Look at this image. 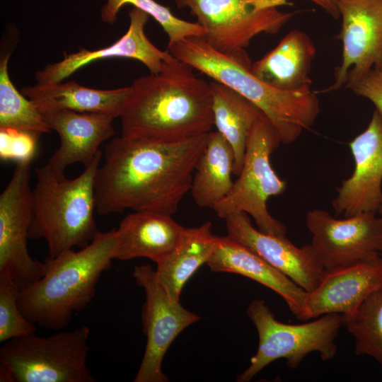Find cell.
<instances>
[{
    "label": "cell",
    "mask_w": 382,
    "mask_h": 382,
    "mask_svg": "<svg viewBox=\"0 0 382 382\" xmlns=\"http://www.w3.org/2000/svg\"><path fill=\"white\" fill-rule=\"evenodd\" d=\"M342 320L355 340V353L369 356L382 365V286Z\"/></svg>",
    "instance_id": "obj_27"
},
{
    "label": "cell",
    "mask_w": 382,
    "mask_h": 382,
    "mask_svg": "<svg viewBox=\"0 0 382 382\" xmlns=\"http://www.w3.org/2000/svg\"><path fill=\"white\" fill-rule=\"evenodd\" d=\"M225 220L227 236L255 253L306 291L315 288L324 267L311 244L297 247L286 236L256 229L249 215L243 212L232 213Z\"/></svg>",
    "instance_id": "obj_16"
},
{
    "label": "cell",
    "mask_w": 382,
    "mask_h": 382,
    "mask_svg": "<svg viewBox=\"0 0 382 382\" xmlns=\"http://www.w3.org/2000/svg\"><path fill=\"white\" fill-rule=\"evenodd\" d=\"M218 236L212 233L211 223L185 228L174 248L156 262L157 277L174 301H180L181 291L196 270L212 257Z\"/></svg>",
    "instance_id": "obj_22"
},
{
    "label": "cell",
    "mask_w": 382,
    "mask_h": 382,
    "mask_svg": "<svg viewBox=\"0 0 382 382\" xmlns=\"http://www.w3.org/2000/svg\"><path fill=\"white\" fill-rule=\"evenodd\" d=\"M378 214L382 217V203L381 204L380 208L378 210Z\"/></svg>",
    "instance_id": "obj_33"
},
{
    "label": "cell",
    "mask_w": 382,
    "mask_h": 382,
    "mask_svg": "<svg viewBox=\"0 0 382 382\" xmlns=\"http://www.w3.org/2000/svg\"><path fill=\"white\" fill-rule=\"evenodd\" d=\"M128 30L120 39L108 47L89 50L79 48L74 53H64L57 62L46 65L37 71V83L63 81L80 68L98 60L112 57H125L137 60L147 67L151 74H158L163 62L170 53L156 47L147 37L145 26L149 16L133 7L129 13Z\"/></svg>",
    "instance_id": "obj_18"
},
{
    "label": "cell",
    "mask_w": 382,
    "mask_h": 382,
    "mask_svg": "<svg viewBox=\"0 0 382 382\" xmlns=\"http://www.w3.org/2000/svg\"><path fill=\"white\" fill-rule=\"evenodd\" d=\"M247 315L257 329L258 348L250 366L238 376V381H250L279 359H285L286 366L295 369L311 352H318L324 361L335 357L337 347L335 340L343 325L341 314L329 313L311 322L287 324L277 320L263 300L256 299L248 306Z\"/></svg>",
    "instance_id": "obj_7"
},
{
    "label": "cell",
    "mask_w": 382,
    "mask_h": 382,
    "mask_svg": "<svg viewBox=\"0 0 382 382\" xmlns=\"http://www.w3.org/2000/svg\"><path fill=\"white\" fill-rule=\"evenodd\" d=\"M1 49L0 56V129H14L41 135L51 129L43 120L36 103L20 93L8 74L11 51Z\"/></svg>",
    "instance_id": "obj_26"
},
{
    "label": "cell",
    "mask_w": 382,
    "mask_h": 382,
    "mask_svg": "<svg viewBox=\"0 0 382 382\" xmlns=\"http://www.w3.org/2000/svg\"><path fill=\"white\" fill-rule=\"evenodd\" d=\"M19 289L12 283L0 281V342L36 331V325L23 314L18 303Z\"/></svg>",
    "instance_id": "obj_29"
},
{
    "label": "cell",
    "mask_w": 382,
    "mask_h": 382,
    "mask_svg": "<svg viewBox=\"0 0 382 382\" xmlns=\"http://www.w3.org/2000/svg\"><path fill=\"white\" fill-rule=\"evenodd\" d=\"M354 161L352 175L342 182L332 205L335 215L377 212L382 203V115L373 112L361 133L349 144Z\"/></svg>",
    "instance_id": "obj_14"
},
{
    "label": "cell",
    "mask_w": 382,
    "mask_h": 382,
    "mask_svg": "<svg viewBox=\"0 0 382 382\" xmlns=\"http://www.w3.org/2000/svg\"><path fill=\"white\" fill-rule=\"evenodd\" d=\"M30 164L16 163L0 195V281L12 283L19 291L46 272L45 262L32 258L28 249L33 213Z\"/></svg>",
    "instance_id": "obj_10"
},
{
    "label": "cell",
    "mask_w": 382,
    "mask_h": 382,
    "mask_svg": "<svg viewBox=\"0 0 382 382\" xmlns=\"http://www.w3.org/2000/svg\"><path fill=\"white\" fill-rule=\"evenodd\" d=\"M102 155L103 151L74 179L57 175L47 163L35 168L29 238H43L48 256L84 248L98 233L94 185Z\"/></svg>",
    "instance_id": "obj_5"
},
{
    "label": "cell",
    "mask_w": 382,
    "mask_h": 382,
    "mask_svg": "<svg viewBox=\"0 0 382 382\" xmlns=\"http://www.w3.org/2000/svg\"><path fill=\"white\" fill-rule=\"evenodd\" d=\"M132 274L145 294L142 323L146 336L144 354L134 381L167 382L162 371L166 352L176 337L200 317L169 296L149 265H136Z\"/></svg>",
    "instance_id": "obj_11"
},
{
    "label": "cell",
    "mask_w": 382,
    "mask_h": 382,
    "mask_svg": "<svg viewBox=\"0 0 382 382\" xmlns=\"http://www.w3.org/2000/svg\"><path fill=\"white\" fill-rule=\"evenodd\" d=\"M233 151L224 136L207 134L204 148L195 166L190 192L200 207H214L231 192L233 182Z\"/></svg>",
    "instance_id": "obj_24"
},
{
    "label": "cell",
    "mask_w": 382,
    "mask_h": 382,
    "mask_svg": "<svg viewBox=\"0 0 382 382\" xmlns=\"http://www.w3.org/2000/svg\"><path fill=\"white\" fill-rule=\"evenodd\" d=\"M117 246V230L112 229L99 231L79 250L47 256L45 274L19 291L18 303L23 314L43 329L66 328L73 315L94 298L98 282L115 259Z\"/></svg>",
    "instance_id": "obj_3"
},
{
    "label": "cell",
    "mask_w": 382,
    "mask_h": 382,
    "mask_svg": "<svg viewBox=\"0 0 382 382\" xmlns=\"http://www.w3.org/2000/svg\"><path fill=\"white\" fill-rule=\"evenodd\" d=\"M131 4L151 16L158 23L168 37V45L185 37L203 35V28L196 22L192 23L175 16L168 6L155 0H107L100 9L101 20L104 23L113 24L122 6Z\"/></svg>",
    "instance_id": "obj_28"
},
{
    "label": "cell",
    "mask_w": 382,
    "mask_h": 382,
    "mask_svg": "<svg viewBox=\"0 0 382 382\" xmlns=\"http://www.w3.org/2000/svg\"><path fill=\"white\" fill-rule=\"evenodd\" d=\"M172 54L158 74L136 79L120 116L121 135L176 142L208 134L214 125L210 83Z\"/></svg>",
    "instance_id": "obj_2"
},
{
    "label": "cell",
    "mask_w": 382,
    "mask_h": 382,
    "mask_svg": "<svg viewBox=\"0 0 382 382\" xmlns=\"http://www.w3.org/2000/svg\"><path fill=\"white\" fill-rule=\"evenodd\" d=\"M210 85L214 125L233 151V175H238L250 131L264 114L250 100L228 86L215 81Z\"/></svg>",
    "instance_id": "obj_25"
},
{
    "label": "cell",
    "mask_w": 382,
    "mask_h": 382,
    "mask_svg": "<svg viewBox=\"0 0 382 382\" xmlns=\"http://www.w3.org/2000/svg\"><path fill=\"white\" fill-rule=\"evenodd\" d=\"M168 50L254 103L271 122L282 144L297 140L318 116V98L311 88L286 91L271 87L251 72L252 64L245 51L231 55L219 52L202 35L185 37L168 45Z\"/></svg>",
    "instance_id": "obj_4"
},
{
    "label": "cell",
    "mask_w": 382,
    "mask_h": 382,
    "mask_svg": "<svg viewBox=\"0 0 382 382\" xmlns=\"http://www.w3.org/2000/svg\"><path fill=\"white\" fill-rule=\"evenodd\" d=\"M90 332L83 325L49 337L35 332L3 342L0 381H96L87 366Z\"/></svg>",
    "instance_id": "obj_6"
},
{
    "label": "cell",
    "mask_w": 382,
    "mask_h": 382,
    "mask_svg": "<svg viewBox=\"0 0 382 382\" xmlns=\"http://www.w3.org/2000/svg\"><path fill=\"white\" fill-rule=\"evenodd\" d=\"M40 135L14 129H0V158L4 161L31 162Z\"/></svg>",
    "instance_id": "obj_30"
},
{
    "label": "cell",
    "mask_w": 382,
    "mask_h": 382,
    "mask_svg": "<svg viewBox=\"0 0 382 382\" xmlns=\"http://www.w3.org/2000/svg\"><path fill=\"white\" fill-rule=\"evenodd\" d=\"M311 245L324 269L352 265L382 255V217L362 212L336 219L328 212L313 209L306 214Z\"/></svg>",
    "instance_id": "obj_12"
},
{
    "label": "cell",
    "mask_w": 382,
    "mask_h": 382,
    "mask_svg": "<svg viewBox=\"0 0 382 382\" xmlns=\"http://www.w3.org/2000/svg\"><path fill=\"white\" fill-rule=\"evenodd\" d=\"M375 69H376V68H375ZM378 69L382 71V66H381L379 69Z\"/></svg>",
    "instance_id": "obj_34"
},
{
    "label": "cell",
    "mask_w": 382,
    "mask_h": 382,
    "mask_svg": "<svg viewBox=\"0 0 382 382\" xmlns=\"http://www.w3.org/2000/svg\"><path fill=\"white\" fill-rule=\"evenodd\" d=\"M207 134L176 142L122 135L112 139L96 174L97 213L132 209L172 216L190 190Z\"/></svg>",
    "instance_id": "obj_1"
},
{
    "label": "cell",
    "mask_w": 382,
    "mask_h": 382,
    "mask_svg": "<svg viewBox=\"0 0 382 382\" xmlns=\"http://www.w3.org/2000/svg\"><path fill=\"white\" fill-rule=\"evenodd\" d=\"M173 1L197 18L209 45L229 55L245 51L258 35L277 33L294 16L279 8L285 0Z\"/></svg>",
    "instance_id": "obj_9"
},
{
    "label": "cell",
    "mask_w": 382,
    "mask_h": 382,
    "mask_svg": "<svg viewBox=\"0 0 382 382\" xmlns=\"http://www.w3.org/2000/svg\"><path fill=\"white\" fill-rule=\"evenodd\" d=\"M345 87L371 101L382 115V71L374 68L357 80L347 83Z\"/></svg>",
    "instance_id": "obj_31"
},
{
    "label": "cell",
    "mask_w": 382,
    "mask_h": 382,
    "mask_svg": "<svg viewBox=\"0 0 382 382\" xmlns=\"http://www.w3.org/2000/svg\"><path fill=\"white\" fill-rule=\"evenodd\" d=\"M342 61L326 91H336L382 66V0H338Z\"/></svg>",
    "instance_id": "obj_13"
},
{
    "label": "cell",
    "mask_w": 382,
    "mask_h": 382,
    "mask_svg": "<svg viewBox=\"0 0 382 382\" xmlns=\"http://www.w3.org/2000/svg\"><path fill=\"white\" fill-rule=\"evenodd\" d=\"M316 48L310 36L299 30L288 33L271 51L251 64L260 80L281 91L311 88L309 76Z\"/></svg>",
    "instance_id": "obj_20"
},
{
    "label": "cell",
    "mask_w": 382,
    "mask_h": 382,
    "mask_svg": "<svg viewBox=\"0 0 382 382\" xmlns=\"http://www.w3.org/2000/svg\"></svg>",
    "instance_id": "obj_35"
},
{
    "label": "cell",
    "mask_w": 382,
    "mask_h": 382,
    "mask_svg": "<svg viewBox=\"0 0 382 382\" xmlns=\"http://www.w3.org/2000/svg\"><path fill=\"white\" fill-rule=\"evenodd\" d=\"M184 228L170 215L145 212L129 214L116 229L118 246L115 259L144 257L156 263L174 248Z\"/></svg>",
    "instance_id": "obj_21"
},
{
    "label": "cell",
    "mask_w": 382,
    "mask_h": 382,
    "mask_svg": "<svg viewBox=\"0 0 382 382\" xmlns=\"http://www.w3.org/2000/svg\"><path fill=\"white\" fill-rule=\"evenodd\" d=\"M44 121L60 139V144L47 163L59 175L68 166L81 163H91L102 152L99 146L115 134V117L102 113L79 112L33 100Z\"/></svg>",
    "instance_id": "obj_15"
},
{
    "label": "cell",
    "mask_w": 382,
    "mask_h": 382,
    "mask_svg": "<svg viewBox=\"0 0 382 382\" xmlns=\"http://www.w3.org/2000/svg\"><path fill=\"white\" fill-rule=\"evenodd\" d=\"M382 286V255L352 265L324 269L315 288L306 291V318L354 312Z\"/></svg>",
    "instance_id": "obj_17"
},
{
    "label": "cell",
    "mask_w": 382,
    "mask_h": 382,
    "mask_svg": "<svg viewBox=\"0 0 382 382\" xmlns=\"http://www.w3.org/2000/svg\"><path fill=\"white\" fill-rule=\"evenodd\" d=\"M281 144L269 120L263 115L249 134L243 164L238 178L228 195L214 207L217 216L226 219L234 212L250 215L259 230L274 235L286 236L284 224L268 212L267 202L286 190V182L273 170L270 156Z\"/></svg>",
    "instance_id": "obj_8"
},
{
    "label": "cell",
    "mask_w": 382,
    "mask_h": 382,
    "mask_svg": "<svg viewBox=\"0 0 382 382\" xmlns=\"http://www.w3.org/2000/svg\"><path fill=\"white\" fill-rule=\"evenodd\" d=\"M21 93L29 99L79 112L102 113L120 117L129 86L114 89H95L67 82L37 83L23 87Z\"/></svg>",
    "instance_id": "obj_23"
},
{
    "label": "cell",
    "mask_w": 382,
    "mask_h": 382,
    "mask_svg": "<svg viewBox=\"0 0 382 382\" xmlns=\"http://www.w3.org/2000/svg\"><path fill=\"white\" fill-rule=\"evenodd\" d=\"M289 1V0H285ZM311 2L323 10H324L332 18L337 20L340 18V14L337 8L338 0H306Z\"/></svg>",
    "instance_id": "obj_32"
},
{
    "label": "cell",
    "mask_w": 382,
    "mask_h": 382,
    "mask_svg": "<svg viewBox=\"0 0 382 382\" xmlns=\"http://www.w3.org/2000/svg\"><path fill=\"white\" fill-rule=\"evenodd\" d=\"M206 264L213 272L241 274L270 289L284 300L297 319L307 320L306 291L228 236H218L216 248Z\"/></svg>",
    "instance_id": "obj_19"
}]
</instances>
